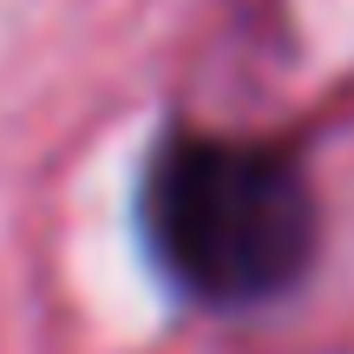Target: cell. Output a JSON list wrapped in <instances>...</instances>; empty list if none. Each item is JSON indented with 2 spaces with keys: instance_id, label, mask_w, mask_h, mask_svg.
I'll return each mask as SVG.
<instances>
[{
  "instance_id": "obj_1",
  "label": "cell",
  "mask_w": 354,
  "mask_h": 354,
  "mask_svg": "<svg viewBox=\"0 0 354 354\" xmlns=\"http://www.w3.org/2000/svg\"><path fill=\"white\" fill-rule=\"evenodd\" d=\"M145 230L158 263L197 302L250 308L308 269L315 190L276 145L171 138L145 177Z\"/></svg>"
}]
</instances>
